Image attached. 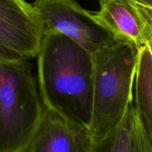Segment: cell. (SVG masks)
<instances>
[{"mask_svg":"<svg viewBox=\"0 0 152 152\" xmlns=\"http://www.w3.org/2000/svg\"><path fill=\"white\" fill-rule=\"evenodd\" d=\"M91 133L44 107L41 120L26 152H91Z\"/></svg>","mask_w":152,"mask_h":152,"instance_id":"7","label":"cell"},{"mask_svg":"<svg viewBox=\"0 0 152 152\" xmlns=\"http://www.w3.org/2000/svg\"><path fill=\"white\" fill-rule=\"evenodd\" d=\"M36 57L43 106L89 129L93 104L91 53L59 33L45 32Z\"/></svg>","mask_w":152,"mask_h":152,"instance_id":"1","label":"cell"},{"mask_svg":"<svg viewBox=\"0 0 152 152\" xmlns=\"http://www.w3.org/2000/svg\"><path fill=\"white\" fill-rule=\"evenodd\" d=\"M139 49L115 39L92 53L93 104L89 129L92 139L120 123L133 102V86Z\"/></svg>","mask_w":152,"mask_h":152,"instance_id":"2","label":"cell"},{"mask_svg":"<svg viewBox=\"0 0 152 152\" xmlns=\"http://www.w3.org/2000/svg\"><path fill=\"white\" fill-rule=\"evenodd\" d=\"M32 5L41 22L42 34L59 33L91 54L115 40L77 0H35Z\"/></svg>","mask_w":152,"mask_h":152,"instance_id":"4","label":"cell"},{"mask_svg":"<svg viewBox=\"0 0 152 152\" xmlns=\"http://www.w3.org/2000/svg\"><path fill=\"white\" fill-rule=\"evenodd\" d=\"M91 14L114 39L130 43L137 49L151 45V7L134 0H110Z\"/></svg>","mask_w":152,"mask_h":152,"instance_id":"5","label":"cell"},{"mask_svg":"<svg viewBox=\"0 0 152 152\" xmlns=\"http://www.w3.org/2000/svg\"><path fill=\"white\" fill-rule=\"evenodd\" d=\"M135 110L133 102L118 125L93 140L91 152H132Z\"/></svg>","mask_w":152,"mask_h":152,"instance_id":"9","label":"cell"},{"mask_svg":"<svg viewBox=\"0 0 152 152\" xmlns=\"http://www.w3.org/2000/svg\"><path fill=\"white\" fill-rule=\"evenodd\" d=\"M42 28L32 4L0 0V45L27 59L37 56Z\"/></svg>","mask_w":152,"mask_h":152,"instance_id":"6","label":"cell"},{"mask_svg":"<svg viewBox=\"0 0 152 152\" xmlns=\"http://www.w3.org/2000/svg\"><path fill=\"white\" fill-rule=\"evenodd\" d=\"M133 88H134V107L147 134L152 139L151 45H145L138 50Z\"/></svg>","mask_w":152,"mask_h":152,"instance_id":"8","label":"cell"},{"mask_svg":"<svg viewBox=\"0 0 152 152\" xmlns=\"http://www.w3.org/2000/svg\"><path fill=\"white\" fill-rule=\"evenodd\" d=\"M151 141L152 139L147 134L139 115L135 111L132 152H152Z\"/></svg>","mask_w":152,"mask_h":152,"instance_id":"10","label":"cell"},{"mask_svg":"<svg viewBox=\"0 0 152 152\" xmlns=\"http://www.w3.org/2000/svg\"><path fill=\"white\" fill-rule=\"evenodd\" d=\"M108 1H110V0H99V5ZM134 1H137V2L140 3L141 4H143V5L146 6V7H151L152 8V0H134Z\"/></svg>","mask_w":152,"mask_h":152,"instance_id":"12","label":"cell"},{"mask_svg":"<svg viewBox=\"0 0 152 152\" xmlns=\"http://www.w3.org/2000/svg\"><path fill=\"white\" fill-rule=\"evenodd\" d=\"M25 59V58L0 45V62L16 60V59Z\"/></svg>","mask_w":152,"mask_h":152,"instance_id":"11","label":"cell"},{"mask_svg":"<svg viewBox=\"0 0 152 152\" xmlns=\"http://www.w3.org/2000/svg\"><path fill=\"white\" fill-rule=\"evenodd\" d=\"M28 59L0 62V152H26L44 106Z\"/></svg>","mask_w":152,"mask_h":152,"instance_id":"3","label":"cell"}]
</instances>
